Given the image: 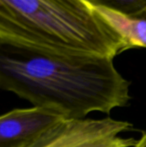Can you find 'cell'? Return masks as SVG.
Here are the masks:
<instances>
[{
    "mask_svg": "<svg viewBox=\"0 0 146 147\" xmlns=\"http://www.w3.org/2000/svg\"><path fill=\"white\" fill-rule=\"evenodd\" d=\"M89 1L94 9L119 34L128 49L146 48V18L126 15L100 0Z\"/></svg>",
    "mask_w": 146,
    "mask_h": 147,
    "instance_id": "5b68a950",
    "label": "cell"
},
{
    "mask_svg": "<svg viewBox=\"0 0 146 147\" xmlns=\"http://www.w3.org/2000/svg\"><path fill=\"white\" fill-rule=\"evenodd\" d=\"M133 147H146V132L142 134L141 138L137 140L136 144Z\"/></svg>",
    "mask_w": 146,
    "mask_h": 147,
    "instance_id": "52a82bcc",
    "label": "cell"
},
{
    "mask_svg": "<svg viewBox=\"0 0 146 147\" xmlns=\"http://www.w3.org/2000/svg\"><path fill=\"white\" fill-rule=\"evenodd\" d=\"M133 127L128 121L110 117L62 118L29 147H133L137 140L121 135Z\"/></svg>",
    "mask_w": 146,
    "mask_h": 147,
    "instance_id": "3957f363",
    "label": "cell"
},
{
    "mask_svg": "<svg viewBox=\"0 0 146 147\" xmlns=\"http://www.w3.org/2000/svg\"><path fill=\"white\" fill-rule=\"evenodd\" d=\"M139 17H145V18H146V9H145V10L139 16Z\"/></svg>",
    "mask_w": 146,
    "mask_h": 147,
    "instance_id": "ba28073f",
    "label": "cell"
},
{
    "mask_svg": "<svg viewBox=\"0 0 146 147\" xmlns=\"http://www.w3.org/2000/svg\"><path fill=\"white\" fill-rule=\"evenodd\" d=\"M62 118L65 117L36 107L3 114L0 115V147H29Z\"/></svg>",
    "mask_w": 146,
    "mask_h": 147,
    "instance_id": "277c9868",
    "label": "cell"
},
{
    "mask_svg": "<svg viewBox=\"0 0 146 147\" xmlns=\"http://www.w3.org/2000/svg\"><path fill=\"white\" fill-rule=\"evenodd\" d=\"M0 88L65 118L128 105L130 82L114 59L0 39Z\"/></svg>",
    "mask_w": 146,
    "mask_h": 147,
    "instance_id": "6da1fadb",
    "label": "cell"
},
{
    "mask_svg": "<svg viewBox=\"0 0 146 147\" xmlns=\"http://www.w3.org/2000/svg\"><path fill=\"white\" fill-rule=\"evenodd\" d=\"M0 39L112 59L128 50L89 0H0Z\"/></svg>",
    "mask_w": 146,
    "mask_h": 147,
    "instance_id": "7a4b0ae2",
    "label": "cell"
},
{
    "mask_svg": "<svg viewBox=\"0 0 146 147\" xmlns=\"http://www.w3.org/2000/svg\"><path fill=\"white\" fill-rule=\"evenodd\" d=\"M102 3L126 15L139 16L146 9V0H100Z\"/></svg>",
    "mask_w": 146,
    "mask_h": 147,
    "instance_id": "8992f818",
    "label": "cell"
}]
</instances>
